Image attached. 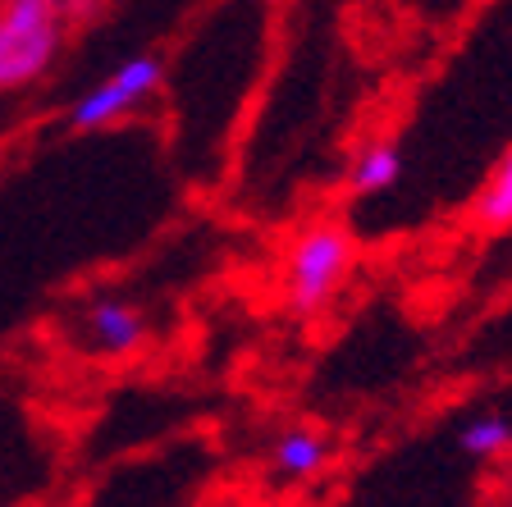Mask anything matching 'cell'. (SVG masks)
I'll use <instances>...</instances> for the list:
<instances>
[{"label": "cell", "instance_id": "1", "mask_svg": "<svg viewBox=\"0 0 512 507\" xmlns=\"http://www.w3.org/2000/svg\"><path fill=\"white\" fill-rule=\"evenodd\" d=\"M352 238L339 224H311L298 233V243L288 247V265H284V293L288 307L298 316H320L334 297L343 293L352 275Z\"/></svg>", "mask_w": 512, "mask_h": 507}, {"label": "cell", "instance_id": "2", "mask_svg": "<svg viewBox=\"0 0 512 507\" xmlns=\"http://www.w3.org/2000/svg\"><path fill=\"white\" fill-rule=\"evenodd\" d=\"M60 0L0 5V87H23L46 74L60 51Z\"/></svg>", "mask_w": 512, "mask_h": 507}, {"label": "cell", "instance_id": "3", "mask_svg": "<svg viewBox=\"0 0 512 507\" xmlns=\"http://www.w3.org/2000/svg\"><path fill=\"white\" fill-rule=\"evenodd\" d=\"M160 78H165V64H160L156 55H133V60H124L106 83H96L74 106V128L87 133V128L119 124L124 115H133V110L147 106L151 96L160 92Z\"/></svg>", "mask_w": 512, "mask_h": 507}, {"label": "cell", "instance_id": "4", "mask_svg": "<svg viewBox=\"0 0 512 507\" xmlns=\"http://www.w3.org/2000/svg\"><path fill=\"white\" fill-rule=\"evenodd\" d=\"M334 457V439L320 430H284L275 439V448H270V466H275V476L293 480V485H302V480H316L325 476V466H330Z\"/></svg>", "mask_w": 512, "mask_h": 507}, {"label": "cell", "instance_id": "5", "mask_svg": "<svg viewBox=\"0 0 512 507\" xmlns=\"http://www.w3.org/2000/svg\"><path fill=\"white\" fill-rule=\"evenodd\" d=\"M147 338V316L128 302H96L87 311V343L96 352H110V357H124Z\"/></svg>", "mask_w": 512, "mask_h": 507}, {"label": "cell", "instance_id": "6", "mask_svg": "<svg viewBox=\"0 0 512 507\" xmlns=\"http://www.w3.org/2000/svg\"><path fill=\"white\" fill-rule=\"evenodd\" d=\"M403 183V151L394 142H371L357 151L348 169V192L352 197H384Z\"/></svg>", "mask_w": 512, "mask_h": 507}, {"label": "cell", "instance_id": "7", "mask_svg": "<svg viewBox=\"0 0 512 507\" xmlns=\"http://www.w3.org/2000/svg\"><path fill=\"white\" fill-rule=\"evenodd\" d=\"M458 453L471 462H499L512 453V421L503 412H476L458 425Z\"/></svg>", "mask_w": 512, "mask_h": 507}, {"label": "cell", "instance_id": "8", "mask_svg": "<svg viewBox=\"0 0 512 507\" xmlns=\"http://www.w3.org/2000/svg\"><path fill=\"white\" fill-rule=\"evenodd\" d=\"M471 215H476V229H485V233H508L512 229V147L503 151L499 165L490 169V179H485V188H480Z\"/></svg>", "mask_w": 512, "mask_h": 507}, {"label": "cell", "instance_id": "9", "mask_svg": "<svg viewBox=\"0 0 512 507\" xmlns=\"http://www.w3.org/2000/svg\"><path fill=\"white\" fill-rule=\"evenodd\" d=\"M96 0H60V10H92Z\"/></svg>", "mask_w": 512, "mask_h": 507}]
</instances>
